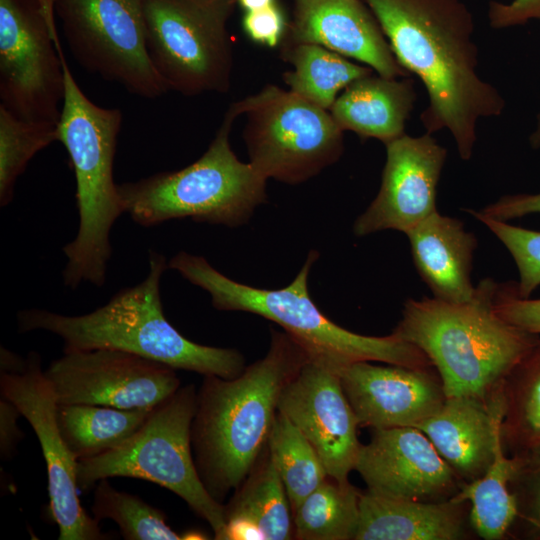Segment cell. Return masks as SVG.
Wrapping results in <instances>:
<instances>
[{
	"mask_svg": "<svg viewBox=\"0 0 540 540\" xmlns=\"http://www.w3.org/2000/svg\"><path fill=\"white\" fill-rule=\"evenodd\" d=\"M398 63L428 95L420 114L426 132L447 129L462 160H470L480 119L500 116L505 100L477 71L474 18L462 0H363Z\"/></svg>",
	"mask_w": 540,
	"mask_h": 540,
	"instance_id": "cell-1",
	"label": "cell"
},
{
	"mask_svg": "<svg viewBox=\"0 0 540 540\" xmlns=\"http://www.w3.org/2000/svg\"><path fill=\"white\" fill-rule=\"evenodd\" d=\"M287 332L271 330L266 355L235 378L203 376L191 427L195 465L222 503L247 477L267 445L282 389L308 360Z\"/></svg>",
	"mask_w": 540,
	"mask_h": 540,
	"instance_id": "cell-2",
	"label": "cell"
},
{
	"mask_svg": "<svg viewBox=\"0 0 540 540\" xmlns=\"http://www.w3.org/2000/svg\"><path fill=\"white\" fill-rule=\"evenodd\" d=\"M167 267L165 257L151 250L146 278L121 289L105 305L78 316L44 309L21 310L17 313L18 331L51 332L63 340L64 353L115 349L175 370L225 379L237 377L246 368L245 358L238 350L193 342L164 315L160 280Z\"/></svg>",
	"mask_w": 540,
	"mask_h": 540,
	"instance_id": "cell-3",
	"label": "cell"
},
{
	"mask_svg": "<svg viewBox=\"0 0 540 540\" xmlns=\"http://www.w3.org/2000/svg\"><path fill=\"white\" fill-rule=\"evenodd\" d=\"M498 283L483 279L473 299H408L393 334L417 346L437 370L446 397H489L538 338L494 309Z\"/></svg>",
	"mask_w": 540,
	"mask_h": 540,
	"instance_id": "cell-4",
	"label": "cell"
},
{
	"mask_svg": "<svg viewBox=\"0 0 540 540\" xmlns=\"http://www.w3.org/2000/svg\"><path fill=\"white\" fill-rule=\"evenodd\" d=\"M317 251H310L294 280L281 289H260L225 276L202 256L180 251L168 267L209 293L220 311H243L262 316L281 326L312 357L336 370L357 361H378L407 367L433 366L417 346L391 333L366 336L351 332L326 317L311 299L308 279Z\"/></svg>",
	"mask_w": 540,
	"mask_h": 540,
	"instance_id": "cell-5",
	"label": "cell"
},
{
	"mask_svg": "<svg viewBox=\"0 0 540 540\" xmlns=\"http://www.w3.org/2000/svg\"><path fill=\"white\" fill-rule=\"evenodd\" d=\"M57 45L65 82L58 141L65 146L74 171L79 214L76 237L63 247L67 258L63 281L71 289L84 282L101 287L112 254L110 232L124 213L113 178L122 113L117 108L98 106L83 93L59 38Z\"/></svg>",
	"mask_w": 540,
	"mask_h": 540,
	"instance_id": "cell-6",
	"label": "cell"
},
{
	"mask_svg": "<svg viewBox=\"0 0 540 540\" xmlns=\"http://www.w3.org/2000/svg\"><path fill=\"white\" fill-rule=\"evenodd\" d=\"M243 114L240 101L227 109L204 154L190 165L117 185L124 213L144 227L171 219L238 227L267 201V179L232 150L230 133Z\"/></svg>",
	"mask_w": 540,
	"mask_h": 540,
	"instance_id": "cell-7",
	"label": "cell"
},
{
	"mask_svg": "<svg viewBox=\"0 0 540 540\" xmlns=\"http://www.w3.org/2000/svg\"><path fill=\"white\" fill-rule=\"evenodd\" d=\"M197 406L194 384L180 387L151 411L145 423L118 447L78 460V488L88 491L111 477L146 480L183 499L224 540L225 505L215 500L198 474L192 451L191 427Z\"/></svg>",
	"mask_w": 540,
	"mask_h": 540,
	"instance_id": "cell-8",
	"label": "cell"
},
{
	"mask_svg": "<svg viewBox=\"0 0 540 540\" xmlns=\"http://www.w3.org/2000/svg\"><path fill=\"white\" fill-rule=\"evenodd\" d=\"M237 0H144L145 39L169 90L227 93L233 50L228 22Z\"/></svg>",
	"mask_w": 540,
	"mask_h": 540,
	"instance_id": "cell-9",
	"label": "cell"
},
{
	"mask_svg": "<svg viewBox=\"0 0 540 540\" xmlns=\"http://www.w3.org/2000/svg\"><path fill=\"white\" fill-rule=\"evenodd\" d=\"M240 104L249 163L267 180L303 183L341 157L344 131L329 110L272 84Z\"/></svg>",
	"mask_w": 540,
	"mask_h": 540,
	"instance_id": "cell-10",
	"label": "cell"
},
{
	"mask_svg": "<svg viewBox=\"0 0 540 540\" xmlns=\"http://www.w3.org/2000/svg\"><path fill=\"white\" fill-rule=\"evenodd\" d=\"M55 0H0V100L15 116L58 124L65 94Z\"/></svg>",
	"mask_w": 540,
	"mask_h": 540,
	"instance_id": "cell-11",
	"label": "cell"
},
{
	"mask_svg": "<svg viewBox=\"0 0 540 540\" xmlns=\"http://www.w3.org/2000/svg\"><path fill=\"white\" fill-rule=\"evenodd\" d=\"M143 1L55 0V13L84 69L133 95L155 99L169 89L148 55Z\"/></svg>",
	"mask_w": 540,
	"mask_h": 540,
	"instance_id": "cell-12",
	"label": "cell"
},
{
	"mask_svg": "<svg viewBox=\"0 0 540 540\" xmlns=\"http://www.w3.org/2000/svg\"><path fill=\"white\" fill-rule=\"evenodd\" d=\"M1 396L13 403L33 428L41 446L48 475L51 515L59 540L108 539L99 521L82 508L76 481L77 460L68 449L57 423L54 388L41 368V358L29 352L25 365L15 372H0Z\"/></svg>",
	"mask_w": 540,
	"mask_h": 540,
	"instance_id": "cell-13",
	"label": "cell"
},
{
	"mask_svg": "<svg viewBox=\"0 0 540 540\" xmlns=\"http://www.w3.org/2000/svg\"><path fill=\"white\" fill-rule=\"evenodd\" d=\"M44 372L58 404L153 409L181 387L174 368L115 349L64 353Z\"/></svg>",
	"mask_w": 540,
	"mask_h": 540,
	"instance_id": "cell-14",
	"label": "cell"
},
{
	"mask_svg": "<svg viewBox=\"0 0 540 540\" xmlns=\"http://www.w3.org/2000/svg\"><path fill=\"white\" fill-rule=\"evenodd\" d=\"M277 411L312 444L329 477L349 482L362 444L356 415L333 366L309 356L282 389Z\"/></svg>",
	"mask_w": 540,
	"mask_h": 540,
	"instance_id": "cell-15",
	"label": "cell"
},
{
	"mask_svg": "<svg viewBox=\"0 0 540 540\" xmlns=\"http://www.w3.org/2000/svg\"><path fill=\"white\" fill-rule=\"evenodd\" d=\"M378 194L353 225L357 237L383 230L406 233L437 211V185L447 150L431 133L404 134L385 144Z\"/></svg>",
	"mask_w": 540,
	"mask_h": 540,
	"instance_id": "cell-16",
	"label": "cell"
},
{
	"mask_svg": "<svg viewBox=\"0 0 540 540\" xmlns=\"http://www.w3.org/2000/svg\"><path fill=\"white\" fill-rule=\"evenodd\" d=\"M367 491L424 502L446 501L463 483L417 427L373 429L355 468Z\"/></svg>",
	"mask_w": 540,
	"mask_h": 540,
	"instance_id": "cell-17",
	"label": "cell"
},
{
	"mask_svg": "<svg viewBox=\"0 0 540 540\" xmlns=\"http://www.w3.org/2000/svg\"><path fill=\"white\" fill-rule=\"evenodd\" d=\"M337 372L359 427H416L435 414L446 400L433 366L413 368L357 361Z\"/></svg>",
	"mask_w": 540,
	"mask_h": 540,
	"instance_id": "cell-18",
	"label": "cell"
},
{
	"mask_svg": "<svg viewBox=\"0 0 540 540\" xmlns=\"http://www.w3.org/2000/svg\"><path fill=\"white\" fill-rule=\"evenodd\" d=\"M316 44L364 63L386 78L409 77L363 0H295L280 45Z\"/></svg>",
	"mask_w": 540,
	"mask_h": 540,
	"instance_id": "cell-19",
	"label": "cell"
},
{
	"mask_svg": "<svg viewBox=\"0 0 540 540\" xmlns=\"http://www.w3.org/2000/svg\"><path fill=\"white\" fill-rule=\"evenodd\" d=\"M501 384L486 398L446 397L435 414L416 426L463 484L485 474L502 443Z\"/></svg>",
	"mask_w": 540,
	"mask_h": 540,
	"instance_id": "cell-20",
	"label": "cell"
},
{
	"mask_svg": "<svg viewBox=\"0 0 540 540\" xmlns=\"http://www.w3.org/2000/svg\"><path fill=\"white\" fill-rule=\"evenodd\" d=\"M475 534L470 503L424 502L361 492L354 540H464Z\"/></svg>",
	"mask_w": 540,
	"mask_h": 540,
	"instance_id": "cell-21",
	"label": "cell"
},
{
	"mask_svg": "<svg viewBox=\"0 0 540 540\" xmlns=\"http://www.w3.org/2000/svg\"><path fill=\"white\" fill-rule=\"evenodd\" d=\"M414 265L433 297L448 303L473 299L471 280L477 240L462 221L435 211L405 233Z\"/></svg>",
	"mask_w": 540,
	"mask_h": 540,
	"instance_id": "cell-22",
	"label": "cell"
},
{
	"mask_svg": "<svg viewBox=\"0 0 540 540\" xmlns=\"http://www.w3.org/2000/svg\"><path fill=\"white\" fill-rule=\"evenodd\" d=\"M415 101L412 79L386 78L374 72L350 83L329 111L343 131L387 144L405 134Z\"/></svg>",
	"mask_w": 540,
	"mask_h": 540,
	"instance_id": "cell-23",
	"label": "cell"
},
{
	"mask_svg": "<svg viewBox=\"0 0 540 540\" xmlns=\"http://www.w3.org/2000/svg\"><path fill=\"white\" fill-rule=\"evenodd\" d=\"M225 519L226 522L243 520L254 524L265 540L293 538L290 502L267 445L225 505Z\"/></svg>",
	"mask_w": 540,
	"mask_h": 540,
	"instance_id": "cell-24",
	"label": "cell"
},
{
	"mask_svg": "<svg viewBox=\"0 0 540 540\" xmlns=\"http://www.w3.org/2000/svg\"><path fill=\"white\" fill-rule=\"evenodd\" d=\"M153 409H120L103 405L59 404L57 423L75 459L93 458L134 435Z\"/></svg>",
	"mask_w": 540,
	"mask_h": 540,
	"instance_id": "cell-25",
	"label": "cell"
},
{
	"mask_svg": "<svg viewBox=\"0 0 540 540\" xmlns=\"http://www.w3.org/2000/svg\"><path fill=\"white\" fill-rule=\"evenodd\" d=\"M280 52L293 66L282 76L289 90L325 110H330L350 83L374 73L370 67L316 44H282Z\"/></svg>",
	"mask_w": 540,
	"mask_h": 540,
	"instance_id": "cell-26",
	"label": "cell"
},
{
	"mask_svg": "<svg viewBox=\"0 0 540 540\" xmlns=\"http://www.w3.org/2000/svg\"><path fill=\"white\" fill-rule=\"evenodd\" d=\"M501 442L509 456L540 445V335L501 384Z\"/></svg>",
	"mask_w": 540,
	"mask_h": 540,
	"instance_id": "cell-27",
	"label": "cell"
},
{
	"mask_svg": "<svg viewBox=\"0 0 540 540\" xmlns=\"http://www.w3.org/2000/svg\"><path fill=\"white\" fill-rule=\"evenodd\" d=\"M514 459L499 444L495 458L479 479L463 484L454 496L470 503V523L477 536L502 540L510 536L517 518L516 501L509 489Z\"/></svg>",
	"mask_w": 540,
	"mask_h": 540,
	"instance_id": "cell-28",
	"label": "cell"
},
{
	"mask_svg": "<svg viewBox=\"0 0 540 540\" xmlns=\"http://www.w3.org/2000/svg\"><path fill=\"white\" fill-rule=\"evenodd\" d=\"M361 492L350 482L327 477L293 512V538L354 540Z\"/></svg>",
	"mask_w": 540,
	"mask_h": 540,
	"instance_id": "cell-29",
	"label": "cell"
},
{
	"mask_svg": "<svg viewBox=\"0 0 540 540\" xmlns=\"http://www.w3.org/2000/svg\"><path fill=\"white\" fill-rule=\"evenodd\" d=\"M267 446L284 484L292 514L327 477L312 444L281 412L277 411Z\"/></svg>",
	"mask_w": 540,
	"mask_h": 540,
	"instance_id": "cell-30",
	"label": "cell"
},
{
	"mask_svg": "<svg viewBox=\"0 0 540 540\" xmlns=\"http://www.w3.org/2000/svg\"><path fill=\"white\" fill-rule=\"evenodd\" d=\"M58 139V124L21 119L0 105L1 207L13 200L15 183L30 160Z\"/></svg>",
	"mask_w": 540,
	"mask_h": 540,
	"instance_id": "cell-31",
	"label": "cell"
},
{
	"mask_svg": "<svg viewBox=\"0 0 540 540\" xmlns=\"http://www.w3.org/2000/svg\"><path fill=\"white\" fill-rule=\"evenodd\" d=\"M91 510L97 521L113 520L127 540L183 539L167 524L161 510L136 495L115 489L108 479L95 485Z\"/></svg>",
	"mask_w": 540,
	"mask_h": 540,
	"instance_id": "cell-32",
	"label": "cell"
},
{
	"mask_svg": "<svg viewBox=\"0 0 540 540\" xmlns=\"http://www.w3.org/2000/svg\"><path fill=\"white\" fill-rule=\"evenodd\" d=\"M465 211L487 226L508 249L519 274L515 291L519 297L529 298L540 286V231L492 219L473 209Z\"/></svg>",
	"mask_w": 540,
	"mask_h": 540,
	"instance_id": "cell-33",
	"label": "cell"
},
{
	"mask_svg": "<svg viewBox=\"0 0 540 540\" xmlns=\"http://www.w3.org/2000/svg\"><path fill=\"white\" fill-rule=\"evenodd\" d=\"M512 457L514 468L509 489L517 507V518L512 531L521 527L524 536L540 539V445Z\"/></svg>",
	"mask_w": 540,
	"mask_h": 540,
	"instance_id": "cell-34",
	"label": "cell"
},
{
	"mask_svg": "<svg viewBox=\"0 0 540 540\" xmlns=\"http://www.w3.org/2000/svg\"><path fill=\"white\" fill-rule=\"evenodd\" d=\"M495 312L508 323L540 335V298H521L514 282L498 283L494 297Z\"/></svg>",
	"mask_w": 540,
	"mask_h": 540,
	"instance_id": "cell-35",
	"label": "cell"
},
{
	"mask_svg": "<svg viewBox=\"0 0 540 540\" xmlns=\"http://www.w3.org/2000/svg\"><path fill=\"white\" fill-rule=\"evenodd\" d=\"M242 26L255 43L274 48L281 44L288 26L284 14L275 2L267 8L245 12Z\"/></svg>",
	"mask_w": 540,
	"mask_h": 540,
	"instance_id": "cell-36",
	"label": "cell"
},
{
	"mask_svg": "<svg viewBox=\"0 0 540 540\" xmlns=\"http://www.w3.org/2000/svg\"><path fill=\"white\" fill-rule=\"evenodd\" d=\"M488 18L495 29L524 24L531 19L540 20V0H512L509 4L492 1Z\"/></svg>",
	"mask_w": 540,
	"mask_h": 540,
	"instance_id": "cell-37",
	"label": "cell"
},
{
	"mask_svg": "<svg viewBox=\"0 0 540 540\" xmlns=\"http://www.w3.org/2000/svg\"><path fill=\"white\" fill-rule=\"evenodd\" d=\"M478 212L486 217L501 221H508L530 214H540V192L505 195Z\"/></svg>",
	"mask_w": 540,
	"mask_h": 540,
	"instance_id": "cell-38",
	"label": "cell"
},
{
	"mask_svg": "<svg viewBox=\"0 0 540 540\" xmlns=\"http://www.w3.org/2000/svg\"><path fill=\"white\" fill-rule=\"evenodd\" d=\"M21 416L18 408L5 398L0 401V451L4 459L10 458L22 438V431L17 426Z\"/></svg>",
	"mask_w": 540,
	"mask_h": 540,
	"instance_id": "cell-39",
	"label": "cell"
},
{
	"mask_svg": "<svg viewBox=\"0 0 540 540\" xmlns=\"http://www.w3.org/2000/svg\"><path fill=\"white\" fill-rule=\"evenodd\" d=\"M275 3V0H237V4L245 11H257Z\"/></svg>",
	"mask_w": 540,
	"mask_h": 540,
	"instance_id": "cell-40",
	"label": "cell"
},
{
	"mask_svg": "<svg viewBox=\"0 0 540 540\" xmlns=\"http://www.w3.org/2000/svg\"><path fill=\"white\" fill-rule=\"evenodd\" d=\"M529 143L533 149H540V112L537 115L535 129L529 137Z\"/></svg>",
	"mask_w": 540,
	"mask_h": 540,
	"instance_id": "cell-41",
	"label": "cell"
}]
</instances>
